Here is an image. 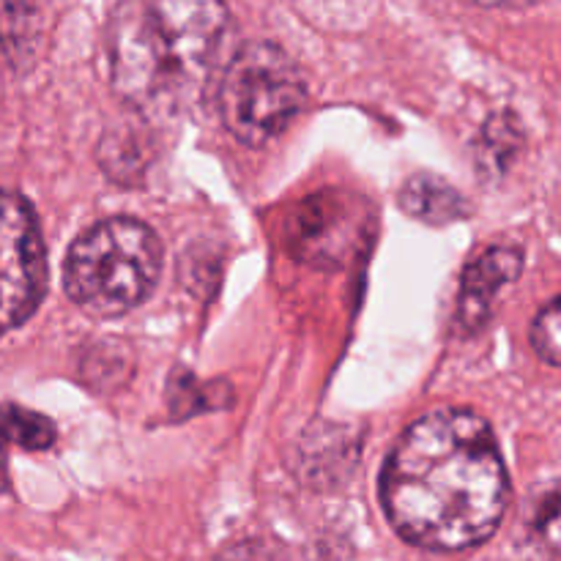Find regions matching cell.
<instances>
[{"instance_id": "cell-4", "label": "cell", "mask_w": 561, "mask_h": 561, "mask_svg": "<svg viewBox=\"0 0 561 561\" xmlns=\"http://www.w3.org/2000/svg\"><path fill=\"white\" fill-rule=\"evenodd\" d=\"M219 115L236 140L263 146L307 104V82L296 60L272 42H250L219 80Z\"/></svg>"}, {"instance_id": "cell-5", "label": "cell", "mask_w": 561, "mask_h": 561, "mask_svg": "<svg viewBox=\"0 0 561 561\" xmlns=\"http://www.w3.org/2000/svg\"><path fill=\"white\" fill-rule=\"evenodd\" d=\"M47 288V252L36 214L14 192L0 190V332L36 312Z\"/></svg>"}, {"instance_id": "cell-11", "label": "cell", "mask_w": 561, "mask_h": 561, "mask_svg": "<svg viewBox=\"0 0 561 561\" xmlns=\"http://www.w3.org/2000/svg\"><path fill=\"white\" fill-rule=\"evenodd\" d=\"M5 485V447H3V436H0V488Z\"/></svg>"}, {"instance_id": "cell-9", "label": "cell", "mask_w": 561, "mask_h": 561, "mask_svg": "<svg viewBox=\"0 0 561 561\" xmlns=\"http://www.w3.org/2000/svg\"><path fill=\"white\" fill-rule=\"evenodd\" d=\"M531 345L548 365H559V301L551 299L531 323Z\"/></svg>"}, {"instance_id": "cell-10", "label": "cell", "mask_w": 561, "mask_h": 561, "mask_svg": "<svg viewBox=\"0 0 561 561\" xmlns=\"http://www.w3.org/2000/svg\"><path fill=\"white\" fill-rule=\"evenodd\" d=\"M214 561H279V559L274 548L263 546V542H255V540H244L225 548V551Z\"/></svg>"}, {"instance_id": "cell-6", "label": "cell", "mask_w": 561, "mask_h": 561, "mask_svg": "<svg viewBox=\"0 0 561 561\" xmlns=\"http://www.w3.org/2000/svg\"><path fill=\"white\" fill-rule=\"evenodd\" d=\"M520 274V252L510 250V247H493V250L482 252L474 263L469 266L463 277V294H460V323L469 332L482 327L496 294L502 285L513 283Z\"/></svg>"}, {"instance_id": "cell-1", "label": "cell", "mask_w": 561, "mask_h": 561, "mask_svg": "<svg viewBox=\"0 0 561 561\" xmlns=\"http://www.w3.org/2000/svg\"><path fill=\"white\" fill-rule=\"evenodd\" d=\"M381 499L394 531L411 546L453 553L485 542L510 499L491 425L466 409L420 416L389 453Z\"/></svg>"}, {"instance_id": "cell-12", "label": "cell", "mask_w": 561, "mask_h": 561, "mask_svg": "<svg viewBox=\"0 0 561 561\" xmlns=\"http://www.w3.org/2000/svg\"><path fill=\"white\" fill-rule=\"evenodd\" d=\"M0 561H20V559H14V557H11V553L0 551Z\"/></svg>"}, {"instance_id": "cell-8", "label": "cell", "mask_w": 561, "mask_h": 561, "mask_svg": "<svg viewBox=\"0 0 561 561\" xmlns=\"http://www.w3.org/2000/svg\"><path fill=\"white\" fill-rule=\"evenodd\" d=\"M0 436L25 449H47L55 442V427L47 416L33 414L20 405L0 409Z\"/></svg>"}, {"instance_id": "cell-7", "label": "cell", "mask_w": 561, "mask_h": 561, "mask_svg": "<svg viewBox=\"0 0 561 561\" xmlns=\"http://www.w3.org/2000/svg\"><path fill=\"white\" fill-rule=\"evenodd\" d=\"M405 211L425 222H455L466 214V201L455 186L436 175H414L400 192Z\"/></svg>"}, {"instance_id": "cell-3", "label": "cell", "mask_w": 561, "mask_h": 561, "mask_svg": "<svg viewBox=\"0 0 561 561\" xmlns=\"http://www.w3.org/2000/svg\"><path fill=\"white\" fill-rule=\"evenodd\" d=\"M162 244L146 222L115 217L93 225L75 241L64 279L71 301L91 316L129 312L157 285Z\"/></svg>"}, {"instance_id": "cell-2", "label": "cell", "mask_w": 561, "mask_h": 561, "mask_svg": "<svg viewBox=\"0 0 561 561\" xmlns=\"http://www.w3.org/2000/svg\"><path fill=\"white\" fill-rule=\"evenodd\" d=\"M228 9L208 0H135L107 25L113 88L148 115H175L197 102L211 75Z\"/></svg>"}]
</instances>
